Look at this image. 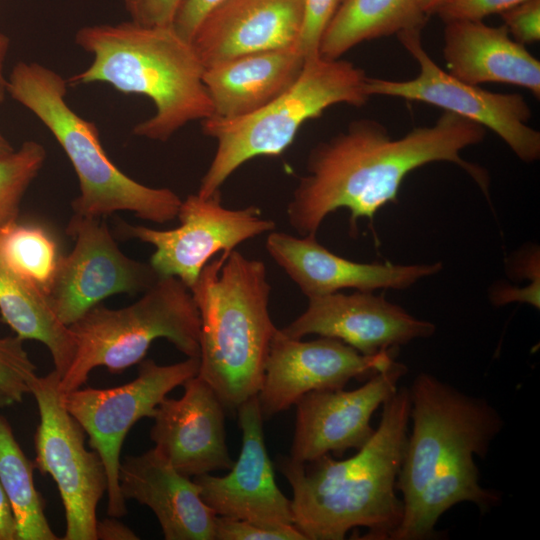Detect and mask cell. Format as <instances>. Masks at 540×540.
Returning a JSON list of instances; mask_svg holds the SVG:
<instances>
[{"label": "cell", "mask_w": 540, "mask_h": 540, "mask_svg": "<svg viewBox=\"0 0 540 540\" xmlns=\"http://www.w3.org/2000/svg\"><path fill=\"white\" fill-rule=\"evenodd\" d=\"M485 135L482 125L448 111L432 126L415 127L397 139L376 120H355L311 149L307 174L287 205L288 222L300 236H316L328 214L346 208L350 231L356 232L358 219L372 223L380 208L396 201L404 178L432 162L456 164L488 197L487 171L460 154Z\"/></svg>", "instance_id": "obj_1"}, {"label": "cell", "mask_w": 540, "mask_h": 540, "mask_svg": "<svg viewBox=\"0 0 540 540\" xmlns=\"http://www.w3.org/2000/svg\"><path fill=\"white\" fill-rule=\"evenodd\" d=\"M382 406L374 434L350 458H277L293 493V524L306 540H342L359 527L368 529L361 539L390 540L400 525L404 504L396 483L408 438L409 389L398 388Z\"/></svg>", "instance_id": "obj_2"}, {"label": "cell", "mask_w": 540, "mask_h": 540, "mask_svg": "<svg viewBox=\"0 0 540 540\" xmlns=\"http://www.w3.org/2000/svg\"><path fill=\"white\" fill-rule=\"evenodd\" d=\"M75 43L92 55V62L67 78L68 86L105 83L153 102L154 114L136 124L133 135L166 142L188 123L213 116L204 66L192 42L173 25L145 26L130 20L84 26L76 32Z\"/></svg>", "instance_id": "obj_3"}, {"label": "cell", "mask_w": 540, "mask_h": 540, "mask_svg": "<svg viewBox=\"0 0 540 540\" xmlns=\"http://www.w3.org/2000/svg\"><path fill=\"white\" fill-rule=\"evenodd\" d=\"M200 316V366L227 410H237L261 387L278 328L269 313L265 264L236 250L210 260L190 289Z\"/></svg>", "instance_id": "obj_4"}, {"label": "cell", "mask_w": 540, "mask_h": 540, "mask_svg": "<svg viewBox=\"0 0 540 540\" xmlns=\"http://www.w3.org/2000/svg\"><path fill=\"white\" fill-rule=\"evenodd\" d=\"M67 80L37 62H18L6 90L50 131L67 155L79 181L74 213L103 218L118 211L159 224L177 218L182 199L169 188L143 185L122 172L106 154L94 122L66 102Z\"/></svg>", "instance_id": "obj_5"}, {"label": "cell", "mask_w": 540, "mask_h": 540, "mask_svg": "<svg viewBox=\"0 0 540 540\" xmlns=\"http://www.w3.org/2000/svg\"><path fill=\"white\" fill-rule=\"evenodd\" d=\"M367 77L349 61L319 55L307 59L296 82L261 109L234 119L201 121L203 133L216 140L217 148L197 194L209 197L219 191L250 159L280 155L307 120L320 117L329 107L365 105L370 98L365 90Z\"/></svg>", "instance_id": "obj_6"}, {"label": "cell", "mask_w": 540, "mask_h": 540, "mask_svg": "<svg viewBox=\"0 0 540 540\" xmlns=\"http://www.w3.org/2000/svg\"><path fill=\"white\" fill-rule=\"evenodd\" d=\"M73 361L60 380L65 394L86 383L97 367L121 373L142 361L153 341L165 338L186 357L200 354V316L190 289L173 276L159 277L133 304L91 308L69 326Z\"/></svg>", "instance_id": "obj_7"}, {"label": "cell", "mask_w": 540, "mask_h": 540, "mask_svg": "<svg viewBox=\"0 0 540 540\" xmlns=\"http://www.w3.org/2000/svg\"><path fill=\"white\" fill-rule=\"evenodd\" d=\"M409 389L408 434L396 489L408 507L446 460L464 452L484 457L504 426L486 400L467 395L429 373H420Z\"/></svg>", "instance_id": "obj_8"}, {"label": "cell", "mask_w": 540, "mask_h": 540, "mask_svg": "<svg viewBox=\"0 0 540 540\" xmlns=\"http://www.w3.org/2000/svg\"><path fill=\"white\" fill-rule=\"evenodd\" d=\"M137 377L121 386L78 388L63 395L67 411L89 437V446L101 457L107 474V514L122 517L127 508L119 486L120 452L132 426L153 418L160 402L199 371L198 357L159 365L152 359L138 363Z\"/></svg>", "instance_id": "obj_9"}, {"label": "cell", "mask_w": 540, "mask_h": 540, "mask_svg": "<svg viewBox=\"0 0 540 540\" xmlns=\"http://www.w3.org/2000/svg\"><path fill=\"white\" fill-rule=\"evenodd\" d=\"M53 370L37 377L31 394L40 422L36 429L35 467L56 482L65 510L63 540H96V508L107 491V474L95 450L85 447L84 430L67 411Z\"/></svg>", "instance_id": "obj_10"}, {"label": "cell", "mask_w": 540, "mask_h": 540, "mask_svg": "<svg viewBox=\"0 0 540 540\" xmlns=\"http://www.w3.org/2000/svg\"><path fill=\"white\" fill-rule=\"evenodd\" d=\"M422 30L397 34L407 52L418 62L414 79L395 81L367 77L365 90L372 95L428 103L452 112L497 134L524 162L540 157V133L527 125L531 110L524 97L516 93H495L462 82L442 70L422 45Z\"/></svg>", "instance_id": "obj_11"}, {"label": "cell", "mask_w": 540, "mask_h": 540, "mask_svg": "<svg viewBox=\"0 0 540 540\" xmlns=\"http://www.w3.org/2000/svg\"><path fill=\"white\" fill-rule=\"evenodd\" d=\"M260 213L255 206L225 208L219 190L209 197L191 194L182 200L177 215L181 223L176 228L158 230L120 221L118 232L124 238L151 244L155 251L149 264L157 275L176 277L191 289L215 254L230 252L275 229L274 221Z\"/></svg>", "instance_id": "obj_12"}, {"label": "cell", "mask_w": 540, "mask_h": 540, "mask_svg": "<svg viewBox=\"0 0 540 540\" xmlns=\"http://www.w3.org/2000/svg\"><path fill=\"white\" fill-rule=\"evenodd\" d=\"M66 232L75 243L61 255L48 297L67 326L107 297L143 293L159 278L150 264L120 250L101 218L74 213Z\"/></svg>", "instance_id": "obj_13"}, {"label": "cell", "mask_w": 540, "mask_h": 540, "mask_svg": "<svg viewBox=\"0 0 540 540\" xmlns=\"http://www.w3.org/2000/svg\"><path fill=\"white\" fill-rule=\"evenodd\" d=\"M393 351L363 355L338 339L302 341L278 329L257 394L263 419L288 410L311 391L343 389L351 379L370 378L394 361Z\"/></svg>", "instance_id": "obj_14"}, {"label": "cell", "mask_w": 540, "mask_h": 540, "mask_svg": "<svg viewBox=\"0 0 540 540\" xmlns=\"http://www.w3.org/2000/svg\"><path fill=\"white\" fill-rule=\"evenodd\" d=\"M406 373L407 367L394 360L357 389L315 390L302 396L295 404L290 458L304 463L361 449L374 434L373 413L396 393Z\"/></svg>", "instance_id": "obj_15"}, {"label": "cell", "mask_w": 540, "mask_h": 540, "mask_svg": "<svg viewBox=\"0 0 540 540\" xmlns=\"http://www.w3.org/2000/svg\"><path fill=\"white\" fill-rule=\"evenodd\" d=\"M236 411L242 431L240 455L224 476L193 477L203 501L218 516L271 527L294 525L291 500L276 484L267 453L257 395Z\"/></svg>", "instance_id": "obj_16"}, {"label": "cell", "mask_w": 540, "mask_h": 540, "mask_svg": "<svg viewBox=\"0 0 540 540\" xmlns=\"http://www.w3.org/2000/svg\"><path fill=\"white\" fill-rule=\"evenodd\" d=\"M280 330L293 339L309 334L338 339L363 355H376L430 337L436 327L382 295L357 291L308 298L306 310Z\"/></svg>", "instance_id": "obj_17"}, {"label": "cell", "mask_w": 540, "mask_h": 540, "mask_svg": "<svg viewBox=\"0 0 540 540\" xmlns=\"http://www.w3.org/2000/svg\"><path fill=\"white\" fill-rule=\"evenodd\" d=\"M182 386L180 398L165 397L156 409L150 430L154 448L188 477L229 470L234 461L226 444L225 407L198 375Z\"/></svg>", "instance_id": "obj_18"}, {"label": "cell", "mask_w": 540, "mask_h": 540, "mask_svg": "<svg viewBox=\"0 0 540 540\" xmlns=\"http://www.w3.org/2000/svg\"><path fill=\"white\" fill-rule=\"evenodd\" d=\"M265 247L307 298L346 288L366 292L406 289L442 269L441 262L411 265L355 262L329 251L316 236L298 238L274 230L268 235Z\"/></svg>", "instance_id": "obj_19"}, {"label": "cell", "mask_w": 540, "mask_h": 540, "mask_svg": "<svg viewBox=\"0 0 540 540\" xmlns=\"http://www.w3.org/2000/svg\"><path fill=\"white\" fill-rule=\"evenodd\" d=\"M302 15L303 0H226L204 17L191 42L205 69L296 45Z\"/></svg>", "instance_id": "obj_20"}, {"label": "cell", "mask_w": 540, "mask_h": 540, "mask_svg": "<svg viewBox=\"0 0 540 540\" xmlns=\"http://www.w3.org/2000/svg\"><path fill=\"white\" fill-rule=\"evenodd\" d=\"M119 486L125 500L152 510L166 540H214L216 514L203 501L200 487L155 448L124 458Z\"/></svg>", "instance_id": "obj_21"}, {"label": "cell", "mask_w": 540, "mask_h": 540, "mask_svg": "<svg viewBox=\"0 0 540 540\" xmlns=\"http://www.w3.org/2000/svg\"><path fill=\"white\" fill-rule=\"evenodd\" d=\"M443 56L448 73L467 84L502 83L540 97V62L505 25L457 20L445 23Z\"/></svg>", "instance_id": "obj_22"}, {"label": "cell", "mask_w": 540, "mask_h": 540, "mask_svg": "<svg viewBox=\"0 0 540 540\" xmlns=\"http://www.w3.org/2000/svg\"><path fill=\"white\" fill-rule=\"evenodd\" d=\"M306 61L294 45L242 55L205 68L203 82L212 102V117L234 119L261 109L296 82Z\"/></svg>", "instance_id": "obj_23"}, {"label": "cell", "mask_w": 540, "mask_h": 540, "mask_svg": "<svg viewBox=\"0 0 540 540\" xmlns=\"http://www.w3.org/2000/svg\"><path fill=\"white\" fill-rule=\"evenodd\" d=\"M474 456L464 452L443 462L416 499L404 508L401 523L390 540L432 538L439 518L461 502H472L481 512L496 506L501 495L479 484Z\"/></svg>", "instance_id": "obj_24"}, {"label": "cell", "mask_w": 540, "mask_h": 540, "mask_svg": "<svg viewBox=\"0 0 540 540\" xmlns=\"http://www.w3.org/2000/svg\"><path fill=\"white\" fill-rule=\"evenodd\" d=\"M0 314L20 339L36 340L49 350L62 378L75 355V338L56 315L48 295L24 280L0 259Z\"/></svg>", "instance_id": "obj_25"}, {"label": "cell", "mask_w": 540, "mask_h": 540, "mask_svg": "<svg viewBox=\"0 0 540 540\" xmlns=\"http://www.w3.org/2000/svg\"><path fill=\"white\" fill-rule=\"evenodd\" d=\"M427 20L421 0H342L322 37L319 55L339 59L365 41L423 30Z\"/></svg>", "instance_id": "obj_26"}, {"label": "cell", "mask_w": 540, "mask_h": 540, "mask_svg": "<svg viewBox=\"0 0 540 540\" xmlns=\"http://www.w3.org/2000/svg\"><path fill=\"white\" fill-rule=\"evenodd\" d=\"M34 467L0 415V484L13 509L18 540H57L45 515L44 499L34 485Z\"/></svg>", "instance_id": "obj_27"}, {"label": "cell", "mask_w": 540, "mask_h": 540, "mask_svg": "<svg viewBox=\"0 0 540 540\" xmlns=\"http://www.w3.org/2000/svg\"><path fill=\"white\" fill-rule=\"evenodd\" d=\"M61 254L44 227L18 219L0 229V259L18 276L49 295Z\"/></svg>", "instance_id": "obj_28"}, {"label": "cell", "mask_w": 540, "mask_h": 540, "mask_svg": "<svg viewBox=\"0 0 540 540\" xmlns=\"http://www.w3.org/2000/svg\"><path fill=\"white\" fill-rule=\"evenodd\" d=\"M46 157L45 147L34 140L0 157V229L18 219L22 199Z\"/></svg>", "instance_id": "obj_29"}, {"label": "cell", "mask_w": 540, "mask_h": 540, "mask_svg": "<svg viewBox=\"0 0 540 540\" xmlns=\"http://www.w3.org/2000/svg\"><path fill=\"white\" fill-rule=\"evenodd\" d=\"M37 367L23 347L18 336L0 338V392L21 402L31 393L37 379Z\"/></svg>", "instance_id": "obj_30"}, {"label": "cell", "mask_w": 540, "mask_h": 540, "mask_svg": "<svg viewBox=\"0 0 540 540\" xmlns=\"http://www.w3.org/2000/svg\"><path fill=\"white\" fill-rule=\"evenodd\" d=\"M342 0H303V15L297 48L306 60L319 56L322 37Z\"/></svg>", "instance_id": "obj_31"}, {"label": "cell", "mask_w": 540, "mask_h": 540, "mask_svg": "<svg viewBox=\"0 0 540 540\" xmlns=\"http://www.w3.org/2000/svg\"><path fill=\"white\" fill-rule=\"evenodd\" d=\"M214 540H306L294 526L271 527L216 515Z\"/></svg>", "instance_id": "obj_32"}, {"label": "cell", "mask_w": 540, "mask_h": 540, "mask_svg": "<svg viewBox=\"0 0 540 540\" xmlns=\"http://www.w3.org/2000/svg\"><path fill=\"white\" fill-rule=\"evenodd\" d=\"M500 16L516 42L525 46L540 40V0H525Z\"/></svg>", "instance_id": "obj_33"}, {"label": "cell", "mask_w": 540, "mask_h": 540, "mask_svg": "<svg viewBox=\"0 0 540 540\" xmlns=\"http://www.w3.org/2000/svg\"><path fill=\"white\" fill-rule=\"evenodd\" d=\"M525 0H448L435 14L444 23L457 20L483 21L489 15L502 12Z\"/></svg>", "instance_id": "obj_34"}, {"label": "cell", "mask_w": 540, "mask_h": 540, "mask_svg": "<svg viewBox=\"0 0 540 540\" xmlns=\"http://www.w3.org/2000/svg\"><path fill=\"white\" fill-rule=\"evenodd\" d=\"M185 0H123L130 20L145 26H171Z\"/></svg>", "instance_id": "obj_35"}, {"label": "cell", "mask_w": 540, "mask_h": 540, "mask_svg": "<svg viewBox=\"0 0 540 540\" xmlns=\"http://www.w3.org/2000/svg\"><path fill=\"white\" fill-rule=\"evenodd\" d=\"M224 1L226 0H185L174 20L173 27L181 36L192 41L204 17Z\"/></svg>", "instance_id": "obj_36"}, {"label": "cell", "mask_w": 540, "mask_h": 540, "mask_svg": "<svg viewBox=\"0 0 540 540\" xmlns=\"http://www.w3.org/2000/svg\"><path fill=\"white\" fill-rule=\"evenodd\" d=\"M96 536L101 540H137L139 537L116 517L97 521Z\"/></svg>", "instance_id": "obj_37"}, {"label": "cell", "mask_w": 540, "mask_h": 540, "mask_svg": "<svg viewBox=\"0 0 540 540\" xmlns=\"http://www.w3.org/2000/svg\"><path fill=\"white\" fill-rule=\"evenodd\" d=\"M0 540H18L13 509L0 484Z\"/></svg>", "instance_id": "obj_38"}, {"label": "cell", "mask_w": 540, "mask_h": 540, "mask_svg": "<svg viewBox=\"0 0 540 540\" xmlns=\"http://www.w3.org/2000/svg\"><path fill=\"white\" fill-rule=\"evenodd\" d=\"M10 41L9 38L0 33V103L4 101L7 90V77L4 75V64L8 53Z\"/></svg>", "instance_id": "obj_39"}, {"label": "cell", "mask_w": 540, "mask_h": 540, "mask_svg": "<svg viewBox=\"0 0 540 540\" xmlns=\"http://www.w3.org/2000/svg\"><path fill=\"white\" fill-rule=\"evenodd\" d=\"M448 0H421V6L424 13L429 17L435 14L437 10Z\"/></svg>", "instance_id": "obj_40"}, {"label": "cell", "mask_w": 540, "mask_h": 540, "mask_svg": "<svg viewBox=\"0 0 540 540\" xmlns=\"http://www.w3.org/2000/svg\"><path fill=\"white\" fill-rule=\"evenodd\" d=\"M14 151L13 146L10 144L8 139L0 131V157L7 155Z\"/></svg>", "instance_id": "obj_41"}, {"label": "cell", "mask_w": 540, "mask_h": 540, "mask_svg": "<svg viewBox=\"0 0 540 540\" xmlns=\"http://www.w3.org/2000/svg\"><path fill=\"white\" fill-rule=\"evenodd\" d=\"M14 403V400L8 395L0 392V409L8 407Z\"/></svg>", "instance_id": "obj_42"}]
</instances>
